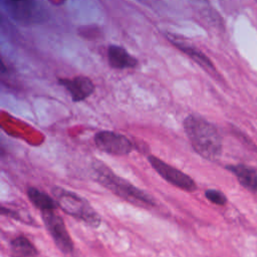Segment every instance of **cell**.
Here are the masks:
<instances>
[{"mask_svg":"<svg viewBox=\"0 0 257 257\" xmlns=\"http://www.w3.org/2000/svg\"><path fill=\"white\" fill-rule=\"evenodd\" d=\"M26 193L28 200L33 204L35 208H37L41 212L55 211L58 207V203L55 199L34 187L28 188Z\"/></svg>","mask_w":257,"mask_h":257,"instance_id":"cell-10","label":"cell"},{"mask_svg":"<svg viewBox=\"0 0 257 257\" xmlns=\"http://www.w3.org/2000/svg\"><path fill=\"white\" fill-rule=\"evenodd\" d=\"M41 214L43 223L57 248L65 254L71 253L74 249L73 241L70 238L62 218L55 213V211L41 212Z\"/></svg>","mask_w":257,"mask_h":257,"instance_id":"cell-6","label":"cell"},{"mask_svg":"<svg viewBox=\"0 0 257 257\" xmlns=\"http://www.w3.org/2000/svg\"><path fill=\"white\" fill-rule=\"evenodd\" d=\"M59 83L66 88L73 101H81L87 98L94 90L93 82L85 76L60 78Z\"/></svg>","mask_w":257,"mask_h":257,"instance_id":"cell-7","label":"cell"},{"mask_svg":"<svg viewBox=\"0 0 257 257\" xmlns=\"http://www.w3.org/2000/svg\"><path fill=\"white\" fill-rule=\"evenodd\" d=\"M177 47H179V49L183 50L184 52H186L188 55H190L192 58H194L195 61H197L198 63H200V65L204 66L205 68L209 69V70H214V66L212 64V62L206 57V55L202 54L200 51H197L194 48L191 47H187V46H183L180 44H176Z\"/></svg>","mask_w":257,"mask_h":257,"instance_id":"cell-12","label":"cell"},{"mask_svg":"<svg viewBox=\"0 0 257 257\" xmlns=\"http://www.w3.org/2000/svg\"><path fill=\"white\" fill-rule=\"evenodd\" d=\"M12 1H22V0H12Z\"/></svg>","mask_w":257,"mask_h":257,"instance_id":"cell-14","label":"cell"},{"mask_svg":"<svg viewBox=\"0 0 257 257\" xmlns=\"http://www.w3.org/2000/svg\"><path fill=\"white\" fill-rule=\"evenodd\" d=\"M52 194L58 203V207L67 215L92 228H97L101 224L100 215L83 197L58 187L52 189Z\"/></svg>","mask_w":257,"mask_h":257,"instance_id":"cell-3","label":"cell"},{"mask_svg":"<svg viewBox=\"0 0 257 257\" xmlns=\"http://www.w3.org/2000/svg\"><path fill=\"white\" fill-rule=\"evenodd\" d=\"M95 146L101 152L112 156H127L134 151L133 142L124 135L112 131H100L93 138Z\"/></svg>","mask_w":257,"mask_h":257,"instance_id":"cell-5","label":"cell"},{"mask_svg":"<svg viewBox=\"0 0 257 257\" xmlns=\"http://www.w3.org/2000/svg\"><path fill=\"white\" fill-rule=\"evenodd\" d=\"M107 58L109 64L118 69L135 67L137 65L136 58H134L124 48L116 45L109 46L107 50Z\"/></svg>","mask_w":257,"mask_h":257,"instance_id":"cell-9","label":"cell"},{"mask_svg":"<svg viewBox=\"0 0 257 257\" xmlns=\"http://www.w3.org/2000/svg\"><path fill=\"white\" fill-rule=\"evenodd\" d=\"M205 197L213 204H216L218 206H224L227 203V198L226 196L218 191V190H214V189H209L205 192Z\"/></svg>","mask_w":257,"mask_h":257,"instance_id":"cell-13","label":"cell"},{"mask_svg":"<svg viewBox=\"0 0 257 257\" xmlns=\"http://www.w3.org/2000/svg\"><path fill=\"white\" fill-rule=\"evenodd\" d=\"M12 257H38L39 253L34 244L25 236H17L10 242Z\"/></svg>","mask_w":257,"mask_h":257,"instance_id":"cell-11","label":"cell"},{"mask_svg":"<svg viewBox=\"0 0 257 257\" xmlns=\"http://www.w3.org/2000/svg\"><path fill=\"white\" fill-rule=\"evenodd\" d=\"M227 169L237 178L239 183L248 191L257 193V171L247 165H230Z\"/></svg>","mask_w":257,"mask_h":257,"instance_id":"cell-8","label":"cell"},{"mask_svg":"<svg viewBox=\"0 0 257 257\" xmlns=\"http://www.w3.org/2000/svg\"><path fill=\"white\" fill-rule=\"evenodd\" d=\"M255 1H256V2H257V0H255Z\"/></svg>","mask_w":257,"mask_h":257,"instance_id":"cell-15","label":"cell"},{"mask_svg":"<svg viewBox=\"0 0 257 257\" xmlns=\"http://www.w3.org/2000/svg\"><path fill=\"white\" fill-rule=\"evenodd\" d=\"M148 161L150 162L152 168L171 185L189 193L197 191V184L195 181L183 171L166 163L154 155L148 156Z\"/></svg>","mask_w":257,"mask_h":257,"instance_id":"cell-4","label":"cell"},{"mask_svg":"<svg viewBox=\"0 0 257 257\" xmlns=\"http://www.w3.org/2000/svg\"><path fill=\"white\" fill-rule=\"evenodd\" d=\"M92 168L96 174L97 182L118 198L132 205L146 209L153 208L156 205L151 196L125 179L117 176L102 162L94 161Z\"/></svg>","mask_w":257,"mask_h":257,"instance_id":"cell-2","label":"cell"},{"mask_svg":"<svg viewBox=\"0 0 257 257\" xmlns=\"http://www.w3.org/2000/svg\"><path fill=\"white\" fill-rule=\"evenodd\" d=\"M184 130L194 151L202 158L216 161L223 149L222 137L218 128L202 116L188 115L184 120Z\"/></svg>","mask_w":257,"mask_h":257,"instance_id":"cell-1","label":"cell"}]
</instances>
